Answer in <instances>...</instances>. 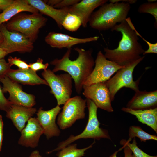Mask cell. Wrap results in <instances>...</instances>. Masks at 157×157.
Returning <instances> with one entry per match:
<instances>
[{
  "label": "cell",
  "mask_w": 157,
  "mask_h": 157,
  "mask_svg": "<svg viewBox=\"0 0 157 157\" xmlns=\"http://www.w3.org/2000/svg\"><path fill=\"white\" fill-rule=\"evenodd\" d=\"M111 30L120 32L122 37L117 48L110 49L104 48V55L107 59L125 66L142 57L141 55L145 50L138 42L136 29L130 18H126Z\"/></svg>",
  "instance_id": "cell-1"
},
{
  "label": "cell",
  "mask_w": 157,
  "mask_h": 157,
  "mask_svg": "<svg viewBox=\"0 0 157 157\" xmlns=\"http://www.w3.org/2000/svg\"><path fill=\"white\" fill-rule=\"evenodd\" d=\"M71 49H68L62 58L55 59L50 63L54 66L52 70L54 73L63 71L70 75L74 80L76 92L80 94L85 81L93 70L95 61L92 49L85 50L78 47L74 49L78 53V56L75 60H72L69 58Z\"/></svg>",
  "instance_id": "cell-2"
},
{
  "label": "cell",
  "mask_w": 157,
  "mask_h": 157,
  "mask_svg": "<svg viewBox=\"0 0 157 157\" xmlns=\"http://www.w3.org/2000/svg\"><path fill=\"white\" fill-rule=\"evenodd\" d=\"M130 8V4L126 3H106L92 13L89 22V25L99 31L111 29L117 23L126 19Z\"/></svg>",
  "instance_id": "cell-3"
},
{
  "label": "cell",
  "mask_w": 157,
  "mask_h": 157,
  "mask_svg": "<svg viewBox=\"0 0 157 157\" xmlns=\"http://www.w3.org/2000/svg\"><path fill=\"white\" fill-rule=\"evenodd\" d=\"M87 107L88 110V118L86 126L83 131L80 134L74 136L71 135L65 140L60 142L57 148L47 152L50 154L53 152L59 151L62 148L81 139L92 138L97 140L101 138L111 140L108 131L99 127L97 112V107L90 99H86Z\"/></svg>",
  "instance_id": "cell-4"
},
{
  "label": "cell",
  "mask_w": 157,
  "mask_h": 157,
  "mask_svg": "<svg viewBox=\"0 0 157 157\" xmlns=\"http://www.w3.org/2000/svg\"><path fill=\"white\" fill-rule=\"evenodd\" d=\"M47 21V18L39 13H21L11 18L5 26L9 31L22 33L33 42L37 38L40 29L46 25Z\"/></svg>",
  "instance_id": "cell-5"
},
{
  "label": "cell",
  "mask_w": 157,
  "mask_h": 157,
  "mask_svg": "<svg viewBox=\"0 0 157 157\" xmlns=\"http://www.w3.org/2000/svg\"><path fill=\"white\" fill-rule=\"evenodd\" d=\"M41 74L50 87V93L56 99L57 105H64L71 98L72 93L71 76L67 73L56 74L49 69L44 70Z\"/></svg>",
  "instance_id": "cell-6"
},
{
  "label": "cell",
  "mask_w": 157,
  "mask_h": 157,
  "mask_svg": "<svg viewBox=\"0 0 157 157\" xmlns=\"http://www.w3.org/2000/svg\"><path fill=\"white\" fill-rule=\"evenodd\" d=\"M143 56L138 60L125 66L117 71L114 76L105 82L110 92L111 101H113L117 92L122 88H129L135 92L139 90L140 80H133V72L135 67L144 58Z\"/></svg>",
  "instance_id": "cell-7"
},
{
  "label": "cell",
  "mask_w": 157,
  "mask_h": 157,
  "mask_svg": "<svg viewBox=\"0 0 157 157\" xmlns=\"http://www.w3.org/2000/svg\"><path fill=\"white\" fill-rule=\"evenodd\" d=\"M86 107V99L80 96L71 97L64 104L62 111L58 114L57 124L60 128L67 129L77 120L84 119Z\"/></svg>",
  "instance_id": "cell-8"
},
{
  "label": "cell",
  "mask_w": 157,
  "mask_h": 157,
  "mask_svg": "<svg viewBox=\"0 0 157 157\" xmlns=\"http://www.w3.org/2000/svg\"><path fill=\"white\" fill-rule=\"evenodd\" d=\"M0 32L3 38L0 47L6 55L15 52L30 53L33 50V42L22 33L8 30L3 24L0 25Z\"/></svg>",
  "instance_id": "cell-9"
},
{
  "label": "cell",
  "mask_w": 157,
  "mask_h": 157,
  "mask_svg": "<svg viewBox=\"0 0 157 157\" xmlns=\"http://www.w3.org/2000/svg\"><path fill=\"white\" fill-rule=\"evenodd\" d=\"M94 65L92 72L85 81L83 85L89 86L105 82L114 73L125 67L108 60L101 51L97 54Z\"/></svg>",
  "instance_id": "cell-10"
},
{
  "label": "cell",
  "mask_w": 157,
  "mask_h": 157,
  "mask_svg": "<svg viewBox=\"0 0 157 157\" xmlns=\"http://www.w3.org/2000/svg\"><path fill=\"white\" fill-rule=\"evenodd\" d=\"M3 84V92H8V99L11 104L21 105L28 107H33L36 104L35 96L23 91L19 84L11 80L6 75L0 78Z\"/></svg>",
  "instance_id": "cell-11"
},
{
  "label": "cell",
  "mask_w": 157,
  "mask_h": 157,
  "mask_svg": "<svg viewBox=\"0 0 157 157\" xmlns=\"http://www.w3.org/2000/svg\"><path fill=\"white\" fill-rule=\"evenodd\" d=\"M83 95L93 101L98 108L108 112L113 111L110 92L105 82L83 85Z\"/></svg>",
  "instance_id": "cell-12"
},
{
  "label": "cell",
  "mask_w": 157,
  "mask_h": 157,
  "mask_svg": "<svg viewBox=\"0 0 157 157\" xmlns=\"http://www.w3.org/2000/svg\"><path fill=\"white\" fill-rule=\"evenodd\" d=\"M61 108L57 105L55 107L47 110L39 108L36 113L37 117L44 131V134L49 139L53 137H58L60 131L56 121L57 115L60 112Z\"/></svg>",
  "instance_id": "cell-13"
},
{
  "label": "cell",
  "mask_w": 157,
  "mask_h": 157,
  "mask_svg": "<svg viewBox=\"0 0 157 157\" xmlns=\"http://www.w3.org/2000/svg\"><path fill=\"white\" fill-rule=\"evenodd\" d=\"M98 36H94L84 38H77L68 35L52 31L49 32L45 38V41L53 48L61 49L71 48L77 44L85 43L97 41Z\"/></svg>",
  "instance_id": "cell-14"
},
{
  "label": "cell",
  "mask_w": 157,
  "mask_h": 157,
  "mask_svg": "<svg viewBox=\"0 0 157 157\" xmlns=\"http://www.w3.org/2000/svg\"><path fill=\"white\" fill-rule=\"evenodd\" d=\"M18 141L19 144L35 148L38 145L40 138L44 131L37 118L31 117L21 131Z\"/></svg>",
  "instance_id": "cell-15"
},
{
  "label": "cell",
  "mask_w": 157,
  "mask_h": 157,
  "mask_svg": "<svg viewBox=\"0 0 157 157\" xmlns=\"http://www.w3.org/2000/svg\"><path fill=\"white\" fill-rule=\"evenodd\" d=\"M107 0H82L68 7L69 12L78 16L82 26L86 27L94 10L108 1Z\"/></svg>",
  "instance_id": "cell-16"
},
{
  "label": "cell",
  "mask_w": 157,
  "mask_h": 157,
  "mask_svg": "<svg viewBox=\"0 0 157 157\" xmlns=\"http://www.w3.org/2000/svg\"><path fill=\"white\" fill-rule=\"evenodd\" d=\"M36 112L35 108L11 104L6 112V117L11 120L18 131L21 132L25 126L26 123Z\"/></svg>",
  "instance_id": "cell-17"
},
{
  "label": "cell",
  "mask_w": 157,
  "mask_h": 157,
  "mask_svg": "<svg viewBox=\"0 0 157 157\" xmlns=\"http://www.w3.org/2000/svg\"><path fill=\"white\" fill-rule=\"evenodd\" d=\"M126 107L134 110H144L157 108V90H139L128 102Z\"/></svg>",
  "instance_id": "cell-18"
},
{
  "label": "cell",
  "mask_w": 157,
  "mask_h": 157,
  "mask_svg": "<svg viewBox=\"0 0 157 157\" xmlns=\"http://www.w3.org/2000/svg\"><path fill=\"white\" fill-rule=\"evenodd\" d=\"M28 3L41 14L48 16L54 19L60 29L62 24L67 14L69 13L68 7L57 9L47 5L41 0H27Z\"/></svg>",
  "instance_id": "cell-19"
},
{
  "label": "cell",
  "mask_w": 157,
  "mask_h": 157,
  "mask_svg": "<svg viewBox=\"0 0 157 157\" xmlns=\"http://www.w3.org/2000/svg\"><path fill=\"white\" fill-rule=\"evenodd\" d=\"M6 75L13 81L23 85H34L43 84L48 86L44 79L40 77L36 72L30 68L25 69H12Z\"/></svg>",
  "instance_id": "cell-20"
},
{
  "label": "cell",
  "mask_w": 157,
  "mask_h": 157,
  "mask_svg": "<svg viewBox=\"0 0 157 157\" xmlns=\"http://www.w3.org/2000/svg\"><path fill=\"white\" fill-rule=\"evenodd\" d=\"M24 12L32 13H39L30 4L27 0H14L13 3L0 13V25L10 20L17 15Z\"/></svg>",
  "instance_id": "cell-21"
},
{
  "label": "cell",
  "mask_w": 157,
  "mask_h": 157,
  "mask_svg": "<svg viewBox=\"0 0 157 157\" xmlns=\"http://www.w3.org/2000/svg\"><path fill=\"white\" fill-rule=\"evenodd\" d=\"M121 110L135 115L139 121L150 126L157 133V108L144 110H134L124 107Z\"/></svg>",
  "instance_id": "cell-22"
},
{
  "label": "cell",
  "mask_w": 157,
  "mask_h": 157,
  "mask_svg": "<svg viewBox=\"0 0 157 157\" xmlns=\"http://www.w3.org/2000/svg\"><path fill=\"white\" fill-rule=\"evenodd\" d=\"M95 143L94 141L89 146L81 149L77 148L76 144H70L59 151L56 155L58 157H81L84 156L86 150L92 147Z\"/></svg>",
  "instance_id": "cell-23"
},
{
  "label": "cell",
  "mask_w": 157,
  "mask_h": 157,
  "mask_svg": "<svg viewBox=\"0 0 157 157\" xmlns=\"http://www.w3.org/2000/svg\"><path fill=\"white\" fill-rule=\"evenodd\" d=\"M129 139L131 140L132 139L138 138L141 142H145L148 140H157V136L148 133L144 131L141 127L135 125L130 126L129 129Z\"/></svg>",
  "instance_id": "cell-24"
},
{
  "label": "cell",
  "mask_w": 157,
  "mask_h": 157,
  "mask_svg": "<svg viewBox=\"0 0 157 157\" xmlns=\"http://www.w3.org/2000/svg\"><path fill=\"white\" fill-rule=\"evenodd\" d=\"M82 25L80 18L76 15L70 13L67 14L62 24L63 28L71 32L77 31Z\"/></svg>",
  "instance_id": "cell-25"
},
{
  "label": "cell",
  "mask_w": 157,
  "mask_h": 157,
  "mask_svg": "<svg viewBox=\"0 0 157 157\" xmlns=\"http://www.w3.org/2000/svg\"><path fill=\"white\" fill-rule=\"evenodd\" d=\"M130 141L129 139L126 140L124 139H122L120 141L121 145L125 144L127 145L133 153L132 157H157V156H151L145 153L137 146L135 138H134L132 143L129 142Z\"/></svg>",
  "instance_id": "cell-26"
},
{
  "label": "cell",
  "mask_w": 157,
  "mask_h": 157,
  "mask_svg": "<svg viewBox=\"0 0 157 157\" xmlns=\"http://www.w3.org/2000/svg\"><path fill=\"white\" fill-rule=\"evenodd\" d=\"M138 11L140 13H148L152 15L154 18L155 25L157 23V3L148 2L141 4L139 6Z\"/></svg>",
  "instance_id": "cell-27"
},
{
  "label": "cell",
  "mask_w": 157,
  "mask_h": 157,
  "mask_svg": "<svg viewBox=\"0 0 157 157\" xmlns=\"http://www.w3.org/2000/svg\"><path fill=\"white\" fill-rule=\"evenodd\" d=\"M8 61L10 65H15L18 67V69H25L29 68V64L19 58L10 56L8 59Z\"/></svg>",
  "instance_id": "cell-28"
},
{
  "label": "cell",
  "mask_w": 157,
  "mask_h": 157,
  "mask_svg": "<svg viewBox=\"0 0 157 157\" xmlns=\"http://www.w3.org/2000/svg\"><path fill=\"white\" fill-rule=\"evenodd\" d=\"M43 62V60L39 58L35 62L29 64V68L36 72L41 69L46 70L47 69L49 64L47 63L44 64Z\"/></svg>",
  "instance_id": "cell-29"
},
{
  "label": "cell",
  "mask_w": 157,
  "mask_h": 157,
  "mask_svg": "<svg viewBox=\"0 0 157 157\" xmlns=\"http://www.w3.org/2000/svg\"><path fill=\"white\" fill-rule=\"evenodd\" d=\"M11 104L4 95L0 85V110L6 112L10 108Z\"/></svg>",
  "instance_id": "cell-30"
},
{
  "label": "cell",
  "mask_w": 157,
  "mask_h": 157,
  "mask_svg": "<svg viewBox=\"0 0 157 157\" xmlns=\"http://www.w3.org/2000/svg\"><path fill=\"white\" fill-rule=\"evenodd\" d=\"M11 67L4 58L0 59V78L5 76L6 74L12 69Z\"/></svg>",
  "instance_id": "cell-31"
},
{
  "label": "cell",
  "mask_w": 157,
  "mask_h": 157,
  "mask_svg": "<svg viewBox=\"0 0 157 157\" xmlns=\"http://www.w3.org/2000/svg\"><path fill=\"white\" fill-rule=\"evenodd\" d=\"M135 32L137 35L139 36L147 43L148 46V49L143 54V55L149 53H157V43H151L148 41H147L141 36L138 33L137 31L135 30Z\"/></svg>",
  "instance_id": "cell-32"
},
{
  "label": "cell",
  "mask_w": 157,
  "mask_h": 157,
  "mask_svg": "<svg viewBox=\"0 0 157 157\" xmlns=\"http://www.w3.org/2000/svg\"><path fill=\"white\" fill-rule=\"evenodd\" d=\"M80 0H61L60 2L54 8L61 9L72 6L80 1Z\"/></svg>",
  "instance_id": "cell-33"
},
{
  "label": "cell",
  "mask_w": 157,
  "mask_h": 157,
  "mask_svg": "<svg viewBox=\"0 0 157 157\" xmlns=\"http://www.w3.org/2000/svg\"><path fill=\"white\" fill-rule=\"evenodd\" d=\"M13 0H0V10L3 11L13 2Z\"/></svg>",
  "instance_id": "cell-34"
},
{
  "label": "cell",
  "mask_w": 157,
  "mask_h": 157,
  "mask_svg": "<svg viewBox=\"0 0 157 157\" xmlns=\"http://www.w3.org/2000/svg\"><path fill=\"white\" fill-rule=\"evenodd\" d=\"M3 123L2 116L0 115V152L1 150L2 141L3 139Z\"/></svg>",
  "instance_id": "cell-35"
},
{
  "label": "cell",
  "mask_w": 157,
  "mask_h": 157,
  "mask_svg": "<svg viewBox=\"0 0 157 157\" xmlns=\"http://www.w3.org/2000/svg\"><path fill=\"white\" fill-rule=\"evenodd\" d=\"M124 149V157H132V152L131 149L127 145L125 144L122 145Z\"/></svg>",
  "instance_id": "cell-36"
},
{
  "label": "cell",
  "mask_w": 157,
  "mask_h": 157,
  "mask_svg": "<svg viewBox=\"0 0 157 157\" xmlns=\"http://www.w3.org/2000/svg\"><path fill=\"white\" fill-rule=\"evenodd\" d=\"M60 1L61 0H44L45 2L47 5L53 7L58 4Z\"/></svg>",
  "instance_id": "cell-37"
},
{
  "label": "cell",
  "mask_w": 157,
  "mask_h": 157,
  "mask_svg": "<svg viewBox=\"0 0 157 157\" xmlns=\"http://www.w3.org/2000/svg\"><path fill=\"white\" fill-rule=\"evenodd\" d=\"M109 1L110 2L113 3L121 1L123 2L128 3L130 4L135 3L137 1L135 0H109Z\"/></svg>",
  "instance_id": "cell-38"
},
{
  "label": "cell",
  "mask_w": 157,
  "mask_h": 157,
  "mask_svg": "<svg viewBox=\"0 0 157 157\" xmlns=\"http://www.w3.org/2000/svg\"><path fill=\"white\" fill-rule=\"evenodd\" d=\"M29 157H42L40 154L39 151L37 150L33 151Z\"/></svg>",
  "instance_id": "cell-39"
},
{
  "label": "cell",
  "mask_w": 157,
  "mask_h": 157,
  "mask_svg": "<svg viewBox=\"0 0 157 157\" xmlns=\"http://www.w3.org/2000/svg\"><path fill=\"white\" fill-rule=\"evenodd\" d=\"M6 55V52L0 47V59L4 58Z\"/></svg>",
  "instance_id": "cell-40"
},
{
  "label": "cell",
  "mask_w": 157,
  "mask_h": 157,
  "mask_svg": "<svg viewBox=\"0 0 157 157\" xmlns=\"http://www.w3.org/2000/svg\"><path fill=\"white\" fill-rule=\"evenodd\" d=\"M123 149V148L122 147L120 148L118 151H115L113 154L110 155L109 157H117V154L118 152L120 151Z\"/></svg>",
  "instance_id": "cell-41"
},
{
  "label": "cell",
  "mask_w": 157,
  "mask_h": 157,
  "mask_svg": "<svg viewBox=\"0 0 157 157\" xmlns=\"http://www.w3.org/2000/svg\"><path fill=\"white\" fill-rule=\"evenodd\" d=\"M3 40V38L2 35L0 32V44L2 42Z\"/></svg>",
  "instance_id": "cell-42"
},
{
  "label": "cell",
  "mask_w": 157,
  "mask_h": 157,
  "mask_svg": "<svg viewBox=\"0 0 157 157\" xmlns=\"http://www.w3.org/2000/svg\"><path fill=\"white\" fill-rule=\"evenodd\" d=\"M1 12V10H0V12Z\"/></svg>",
  "instance_id": "cell-43"
}]
</instances>
